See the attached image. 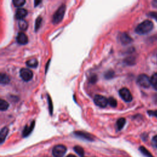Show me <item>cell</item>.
Returning a JSON list of instances; mask_svg holds the SVG:
<instances>
[{
	"mask_svg": "<svg viewBox=\"0 0 157 157\" xmlns=\"http://www.w3.org/2000/svg\"><path fill=\"white\" fill-rule=\"evenodd\" d=\"M115 72L112 70H109L104 74V77L106 79H111L114 77Z\"/></svg>",
	"mask_w": 157,
	"mask_h": 157,
	"instance_id": "obj_23",
	"label": "cell"
},
{
	"mask_svg": "<svg viewBox=\"0 0 157 157\" xmlns=\"http://www.w3.org/2000/svg\"><path fill=\"white\" fill-rule=\"evenodd\" d=\"M28 26V22L25 20H20L18 21V27L22 31H25L27 29Z\"/></svg>",
	"mask_w": 157,
	"mask_h": 157,
	"instance_id": "obj_16",
	"label": "cell"
},
{
	"mask_svg": "<svg viewBox=\"0 0 157 157\" xmlns=\"http://www.w3.org/2000/svg\"><path fill=\"white\" fill-rule=\"evenodd\" d=\"M12 2L14 6L17 7H20L23 6L26 3V1L25 0H13Z\"/></svg>",
	"mask_w": 157,
	"mask_h": 157,
	"instance_id": "obj_22",
	"label": "cell"
},
{
	"mask_svg": "<svg viewBox=\"0 0 157 157\" xmlns=\"http://www.w3.org/2000/svg\"><path fill=\"white\" fill-rule=\"evenodd\" d=\"M66 147L63 145H55L52 150L53 155L55 157H63L66 152Z\"/></svg>",
	"mask_w": 157,
	"mask_h": 157,
	"instance_id": "obj_4",
	"label": "cell"
},
{
	"mask_svg": "<svg viewBox=\"0 0 157 157\" xmlns=\"http://www.w3.org/2000/svg\"><path fill=\"white\" fill-rule=\"evenodd\" d=\"M10 78L9 77L4 73H1L0 76V82L2 85H7L10 82Z\"/></svg>",
	"mask_w": 157,
	"mask_h": 157,
	"instance_id": "obj_14",
	"label": "cell"
},
{
	"mask_svg": "<svg viewBox=\"0 0 157 157\" xmlns=\"http://www.w3.org/2000/svg\"><path fill=\"white\" fill-rule=\"evenodd\" d=\"M74 134L77 136V137H79L80 138H82L83 139H86L89 141H93L94 140V138L93 136L88 132H83V131H75L74 132Z\"/></svg>",
	"mask_w": 157,
	"mask_h": 157,
	"instance_id": "obj_9",
	"label": "cell"
},
{
	"mask_svg": "<svg viewBox=\"0 0 157 157\" xmlns=\"http://www.w3.org/2000/svg\"><path fill=\"white\" fill-rule=\"evenodd\" d=\"M137 83L142 87L147 88L151 85V81L149 77L145 74H140L137 78Z\"/></svg>",
	"mask_w": 157,
	"mask_h": 157,
	"instance_id": "obj_3",
	"label": "cell"
},
{
	"mask_svg": "<svg viewBox=\"0 0 157 157\" xmlns=\"http://www.w3.org/2000/svg\"><path fill=\"white\" fill-rule=\"evenodd\" d=\"M66 157H77L76 156H75V155H72V154H70V155H67Z\"/></svg>",
	"mask_w": 157,
	"mask_h": 157,
	"instance_id": "obj_34",
	"label": "cell"
},
{
	"mask_svg": "<svg viewBox=\"0 0 157 157\" xmlns=\"http://www.w3.org/2000/svg\"><path fill=\"white\" fill-rule=\"evenodd\" d=\"M126 123V120L124 118H120L117 121V128L118 130H121L123 126H124Z\"/></svg>",
	"mask_w": 157,
	"mask_h": 157,
	"instance_id": "obj_17",
	"label": "cell"
},
{
	"mask_svg": "<svg viewBox=\"0 0 157 157\" xmlns=\"http://www.w3.org/2000/svg\"><path fill=\"white\" fill-rule=\"evenodd\" d=\"M47 100H48V109H49V111L50 114H52L53 112V104H52V99L50 98V96L47 94Z\"/></svg>",
	"mask_w": 157,
	"mask_h": 157,
	"instance_id": "obj_27",
	"label": "cell"
},
{
	"mask_svg": "<svg viewBox=\"0 0 157 157\" xmlns=\"http://www.w3.org/2000/svg\"><path fill=\"white\" fill-rule=\"evenodd\" d=\"M119 40L123 45H126L132 42V39L126 33H121L119 35Z\"/></svg>",
	"mask_w": 157,
	"mask_h": 157,
	"instance_id": "obj_8",
	"label": "cell"
},
{
	"mask_svg": "<svg viewBox=\"0 0 157 157\" xmlns=\"http://www.w3.org/2000/svg\"><path fill=\"white\" fill-rule=\"evenodd\" d=\"M119 94L120 97L125 101V102H131L132 99V94L130 91L126 88H123L119 90Z\"/></svg>",
	"mask_w": 157,
	"mask_h": 157,
	"instance_id": "obj_7",
	"label": "cell"
},
{
	"mask_svg": "<svg viewBox=\"0 0 157 157\" xmlns=\"http://www.w3.org/2000/svg\"><path fill=\"white\" fill-rule=\"evenodd\" d=\"M16 39H17V42L20 45H25L28 42V39L27 36L23 32H20L18 33Z\"/></svg>",
	"mask_w": 157,
	"mask_h": 157,
	"instance_id": "obj_10",
	"label": "cell"
},
{
	"mask_svg": "<svg viewBox=\"0 0 157 157\" xmlns=\"http://www.w3.org/2000/svg\"><path fill=\"white\" fill-rule=\"evenodd\" d=\"M148 16L157 21V12H150L148 13Z\"/></svg>",
	"mask_w": 157,
	"mask_h": 157,
	"instance_id": "obj_29",
	"label": "cell"
},
{
	"mask_svg": "<svg viewBox=\"0 0 157 157\" xmlns=\"http://www.w3.org/2000/svg\"><path fill=\"white\" fill-rule=\"evenodd\" d=\"M124 62L126 63V64L128 65H132L135 63V58L132 56L128 57L124 59Z\"/></svg>",
	"mask_w": 157,
	"mask_h": 157,
	"instance_id": "obj_26",
	"label": "cell"
},
{
	"mask_svg": "<svg viewBox=\"0 0 157 157\" xmlns=\"http://www.w3.org/2000/svg\"><path fill=\"white\" fill-rule=\"evenodd\" d=\"M108 104L112 107H116L117 105V100L113 98V97H110L108 99Z\"/></svg>",
	"mask_w": 157,
	"mask_h": 157,
	"instance_id": "obj_25",
	"label": "cell"
},
{
	"mask_svg": "<svg viewBox=\"0 0 157 157\" xmlns=\"http://www.w3.org/2000/svg\"><path fill=\"white\" fill-rule=\"evenodd\" d=\"M26 65L29 67H32V68H36L37 66H38V61L36 59H31L28 60L26 62Z\"/></svg>",
	"mask_w": 157,
	"mask_h": 157,
	"instance_id": "obj_15",
	"label": "cell"
},
{
	"mask_svg": "<svg viewBox=\"0 0 157 157\" xmlns=\"http://www.w3.org/2000/svg\"><path fill=\"white\" fill-rule=\"evenodd\" d=\"M20 75L23 80L25 82H28L32 79L33 77V74L29 69L22 68L20 71Z\"/></svg>",
	"mask_w": 157,
	"mask_h": 157,
	"instance_id": "obj_6",
	"label": "cell"
},
{
	"mask_svg": "<svg viewBox=\"0 0 157 157\" xmlns=\"http://www.w3.org/2000/svg\"><path fill=\"white\" fill-rule=\"evenodd\" d=\"M66 12V6L64 4H62L60 7L57 9V10L54 13L52 17V23L54 25H56L59 23L63 18L64 13Z\"/></svg>",
	"mask_w": 157,
	"mask_h": 157,
	"instance_id": "obj_2",
	"label": "cell"
},
{
	"mask_svg": "<svg viewBox=\"0 0 157 157\" xmlns=\"http://www.w3.org/2000/svg\"><path fill=\"white\" fill-rule=\"evenodd\" d=\"M93 100H94V102L96 105L102 108L105 107L108 104V99L102 95H99V94L95 95Z\"/></svg>",
	"mask_w": 157,
	"mask_h": 157,
	"instance_id": "obj_5",
	"label": "cell"
},
{
	"mask_svg": "<svg viewBox=\"0 0 157 157\" xmlns=\"http://www.w3.org/2000/svg\"><path fill=\"white\" fill-rule=\"evenodd\" d=\"M153 28V23L150 20H145L139 24L136 29L135 31L136 33L142 35L145 34L152 30Z\"/></svg>",
	"mask_w": 157,
	"mask_h": 157,
	"instance_id": "obj_1",
	"label": "cell"
},
{
	"mask_svg": "<svg viewBox=\"0 0 157 157\" xmlns=\"http://www.w3.org/2000/svg\"><path fill=\"white\" fill-rule=\"evenodd\" d=\"M42 1H34V6L36 7L37 5H39Z\"/></svg>",
	"mask_w": 157,
	"mask_h": 157,
	"instance_id": "obj_33",
	"label": "cell"
},
{
	"mask_svg": "<svg viewBox=\"0 0 157 157\" xmlns=\"http://www.w3.org/2000/svg\"><path fill=\"white\" fill-rule=\"evenodd\" d=\"M148 114L151 116H155L157 118V110H148Z\"/></svg>",
	"mask_w": 157,
	"mask_h": 157,
	"instance_id": "obj_30",
	"label": "cell"
},
{
	"mask_svg": "<svg viewBox=\"0 0 157 157\" xmlns=\"http://www.w3.org/2000/svg\"><path fill=\"white\" fill-rule=\"evenodd\" d=\"M152 5L153 7L157 8V0H155L152 2Z\"/></svg>",
	"mask_w": 157,
	"mask_h": 157,
	"instance_id": "obj_32",
	"label": "cell"
},
{
	"mask_svg": "<svg viewBox=\"0 0 157 157\" xmlns=\"http://www.w3.org/2000/svg\"><path fill=\"white\" fill-rule=\"evenodd\" d=\"M28 14V11L23 8L18 9L15 12V18L17 20H23Z\"/></svg>",
	"mask_w": 157,
	"mask_h": 157,
	"instance_id": "obj_11",
	"label": "cell"
},
{
	"mask_svg": "<svg viewBox=\"0 0 157 157\" xmlns=\"http://www.w3.org/2000/svg\"><path fill=\"white\" fill-rule=\"evenodd\" d=\"M34 125H35V121H33L29 126L26 125L25 127V128L23 131V133H22L23 136V137H27L28 136H29L31 134V132H32V131L33 130Z\"/></svg>",
	"mask_w": 157,
	"mask_h": 157,
	"instance_id": "obj_12",
	"label": "cell"
},
{
	"mask_svg": "<svg viewBox=\"0 0 157 157\" xmlns=\"http://www.w3.org/2000/svg\"><path fill=\"white\" fill-rule=\"evenodd\" d=\"M74 150L75 151V152L76 153H77L81 157H83L84 156V153H85V151H84V150L82 147H81L80 146H78V145H76L74 147Z\"/></svg>",
	"mask_w": 157,
	"mask_h": 157,
	"instance_id": "obj_19",
	"label": "cell"
},
{
	"mask_svg": "<svg viewBox=\"0 0 157 157\" xmlns=\"http://www.w3.org/2000/svg\"><path fill=\"white\" fill-rule=\"evenodd\" d=\"M9 106V104L7 101L2 99L0 100V110L1 111L6 110L8 109Z\"/></svg>",
	"mask_w": 157,
	"mask_h": 157,
	"instance_id": "obj_20",
	"label": "cell"
},
{
	"mask_svg": "<svg viewBox=\"0 0 157 157\" xmlns=\"http://www.w3.org/2000/svg\"><path fill=\"white\" fill-rule=\"evenodd\" d=\"M139 150L140 151V152L144 155H145V156L147 157H153V155H151V153L146 148H145L143 146H141L139 147Z\"/></svg>",
	"mask_w": 157,
	"mask_h": 157,
	"instance_id": "obj_21",
	"label": "cell"
},
{
	"mask_svg": "<svg viewBox=\"0 0 157 157\" xmlns=\"http://www.w3.org/2000/svg\"><path fill=\"white\" fill-rule=\"evenodd\" d=\"M150 81L151 85L156 90H157V72L155 73L151 76V77L150 78Z\"/></svg>",
	"mask_w": 157,
	"mask_h": 157,
	"instance_id": "obj_18",
	"label": "cell"
},
{
	"mask_svg": "<svg viewBox=\"0 0 157 157\" xmlns=\"http://www.w3.org/2000/svg\"><path fill=\"white\" fill-rule=\"evenodd\" d=\"M152 144L153 145V146H155V147L157 148V135H156L155 136H154L152 139Z\"/></svg>",
	"mask_w": 157,
	"mask_h": 157,
	"instance_id": "obj_31",
	"label": "cell"
},
{
	"mask_svg": "<svg viewBox=\"0 0 157 157\" xmlns=\"http://www.w3.org/2000/svg\"><path fill=\"white\" fill-rule=\"evenodd\" d=\"M9 132V129L7 127H4L1 129L0 132V142L2 144L5 140L6 136Z\"/></svg>",
	"mask_w": 157,
	"mask_h": 157,
	"instance_id": "obj_13",
	"label": "cell"
},
{
	"mask_svg": "<svg viewBox=\"0 0 157 157\" xmlns=\"http://www.w3.org/2000/svg\"><path fill=\"white\" fill-rule=\"evenodd\" d=\"M98 80L96 75H93L90 77V82L91 83H94L96 82Z\"/></svg>",
	"mask_w": 157,
	"mask_h": 157,
	"instance_id": "obj_28",
	"label": "cell"
},
{
	"mask_svg": "<svg viewBox=\"0 0 157 157\" xmlns=\"http://www.w3.org/2000/svg\"><path fill=\"white\" fill-rule=\"evenodd\" d=\"M42 17H38L36 20V21H35V27H34V29H35V31H37L40 27V25H41V23H42Z\"/></svg>",
	"mask_w": 157,
	"mask_h": 157,
	"instance_id": "obj_24",
	"label": "cell"
}]
</instances>
